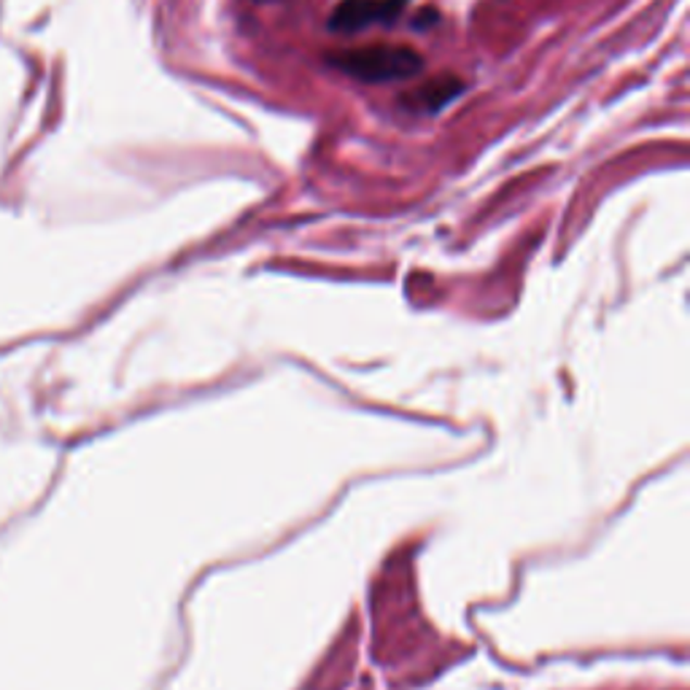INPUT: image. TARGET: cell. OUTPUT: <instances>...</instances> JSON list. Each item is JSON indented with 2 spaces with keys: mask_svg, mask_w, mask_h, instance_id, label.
<instances>
[{
  "mask_svg": "<svg viewBox=\"0 0 690 690\" xmlns=\"http://www.w3.org/2000/svg\"><path fill=\"white\" fill-rule=\"evenodd\" d=\"M327 63L362 84L407 81V78L424 71V58L413 47H402V43H375V47L348 49V52L329 54Z\"/></svg>",
  "mask_w": 690,
  "mask_h": 690,
  "instance_id": "6da1fadb",
  "label": "cell"
},
{
  "mask_svg": "<svg viewBox=\"0 0 690 690\" xmlns=\"http://www.w3.org/2000/svg\"><path fill=\"white\" fill-rule=\"evenodd\" d=\"M407 0H340L329 16L333 33H359L369 25H394Z\"/></svg>",
  "mask_w": 690,
  "mask_h": 690,
  "instance_id": "7a4b0ae2",
  "label": "cell"
},
{
  "mask_svg": "<svg viewBox=\"0 0 690 690\" xmlns=\"http://www.w3.org/2000/svg\"><path fill=\"white\" fill-rule=\"evenodd\" d=\"M464 89V84L459 81V78H451V76H440L435 78V81H426L424 87L415 89L413 95H407L405 103L415 105L418 111H440L442 105L451 103L453 98H456L459 92Z\"/></svg>",
  "mask_w": 690,
  "mask_h": 690,
  "instance_id": "3957f363",
  "label": "cell"
},
{
  "mask_svg": "<svg viewBox=\"0 0 690 690\" xmlns=\"http://www.w3.org/2000/svg\"><path fill=\"white\" fill-rule=\"evenodd\" d=\"M256 3H260V0H256Z\"/></svg>",
  "mask_w": 690,
  "mask_h": 690,
  "instance_id": "277c9868",
  "label": "cell"
}]
</instances>
